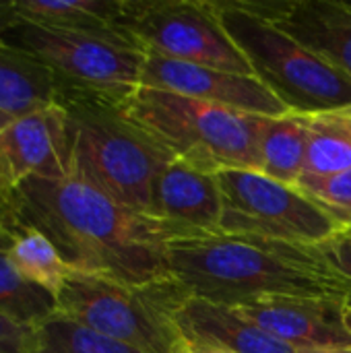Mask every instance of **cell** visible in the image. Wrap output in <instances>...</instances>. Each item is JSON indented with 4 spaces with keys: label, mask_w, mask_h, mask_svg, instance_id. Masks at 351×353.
<instances>
[{
    "label": "cell",
    "mask_w": 351,
    "mask_h": 353,
    "mask_svg": "<svg viewBox=\"0 0 351 353\" xmlns=\"http://www.w3.org/2000/svg\"><path fill=\"white\" fill-rule=\"evenodd\" d=\"M298 353H351V347H345V350H308V352Z\"/></svg>",
    "instance_id": "83f0119b"
},
{
    "label": "cell",
    "mask_w": 351,
    "mask_h": 353,
    "mask_svg": "<svg viewBox=\"0 0 351 353\" xmlns=\"http://www.w3.org/2000/svg\"><path fill=\"white\" fill-rule=\"evenodd\" d=\"M221 213L217 174L176 157L161 170L153 192V217L172 232L174 240L219 232Z\"/></svg>",
    "instance_id": "4fadbf2b"
},
{
    "label": "cell",
    "mask_w": 351,
    "mask_h": 353,
    "mask_svg": "<svg viewBox=\"0 0 351 353\" xmlns=\"http://www.w3.org/2000/svg\"><path fill=\"white\" fill-rule=\"evenodd\" d=\"M120 110L176 159L199 170L213 174L221 170L261 172L259 137L265 116L145 85H137Z\"/></svg>",
    "instance_id": "277c9868"
},
{
    "label": "cell",
    "mask_w": 351,
    "mask_h": 353,
    "mask_svg": "<svg viewBox=\"0 0 351 353\" xmlns=\"http://www.w3.org/2000/svg\"><path fill=\"white\" fill-rule=\"evenodd\" d=\"M285 33L351 79V4L341 0L254 2Z\"/></svg>",
    "instance_id": "5bb4252c"
},
{
    "label": "cell",
    "mask_w": 351,
    "mask_h": 353,
    "mask_svg": "<svg viewBox=\"0 0 351 353\" xmlns=\"http://www.w3.org/2000/svg\"><path fill=\"white\" fill-rule=\"evenodd\" d=\"M0 232H2L4 236H6V232H4V228H2V217H0ZM6 238H8V236H6Z\"/></svg>",
    "instance_id": "f546056e"
},
{
    "label": "cell",
    "mask_w": 351,
    "mask_h": 353,
    "mask_svg": "<svg viewBox=\"0 0 351 353\" xmlns=\"http://www.w3.org/2000/svg\"><path fill=\"white\" fill-rule=\"evenodd\" d=\"M308 149L306 118L288 114L281 118H265L259 137L261 172L273 180L298 186Z\"/></svg>",
    "instance_id": "ac0fdd59"
},
{
    "label": "cell",
    "mask_w": 351,
    "mask_h": 353,
    "mask_svg": "<svg viewBox=\"0 0 351 353\" xmlns=\"http://www.w3.org/2000/svg\"><path fill=\"white\" fill-rule=\"evenodd\" d=\"M345 321H348V327L351 331V308H348V314H345Z\"/></svg>",
    "instance_id": "f1b7e54d"
},
{
    "label": "cell",
    "mask_w": 351,
    "mask_h": 353,
    "mask_svg": "<svg viewBox=\"0 0 351 353\" xmlns=\"http://www.w3.org/2000/svg\"><path fill=\"white\" fill-rule=\"evenodd\" d=\"M17 25L19 17L14 10V0H0V39H4Z\"/></svg>",
    "instance_id": "484cf974"
},
{
    "label": "cell",
    "mask_w": 351,
    "mask_h": 353,
    "mask_svg": "<svg viewBox=\"0 0 351 353\" xmlns=\"http://www.w3.org/2000/svg\"><path fill=\"white\" fill-rule=\"evenodd\" d=\"M33 327L0 314V353H33Z\"/></svg>",
    "instance_id": "d4e9b609"
},
{
    "label": "cell",
    "mask_w": 351,
    "mask_h": 353,
    "mask_svg": "<svg viewBox=\"0 0 351 353\" xmlns=\"http://www.w3.org/2000/svg\"><path fill=\"white\" fill-rule=\"evenodd\" d=\"M58 87L52 72L27 50L0 39V128L19 116L54 103Z\"/></svg>",
    "instance_id": "2e32d148"
},
{
    "label": "cell",
    "mask_w": 351,
    "mask_h": 353,
    "mask_svg": "<svg viewBox=\"0 0 351 353\" xmlns=\"http://www.w3.org/2000/svg\"><path fill=\"white\" fill-rule=\"evenodd\" d=\"M304 118L308 149L302 176H331L351 170V108Z\"/></svg>",
    "instance_id": "ffe728a7"
},
{
    "label": "cell",
    "mask_w": 351,
    "mask_h": 353,
    "mask_svg": "<svg viewBox=\"0 0 351 353\" xmlns=\"http://www.w3.org/2000/svg\"><path fill=\"white\" fill-rule=\"evenodd\" d=\"M186 298L172 277L134 285L72 269L56 312L143 353H184L188 343L174 312Z\"/></svg>",
    "instance_id": "8992f818"
},
{
    "label": "cell",
    "mask_w": 351,
    "mask_h": 353,
    "mask_svg": "<svg viewBox=\"0 0 351 353\" xmlns=\"http://www.w3.org/2000/svg\"><path fill=\"white\" fill-rule=\"evenodd\" d=\"M296 352L351 347L348 304L335 298H269L238 308Z\"/></svg>",
    "instance_id": "7c38bea8"
},
{
    "label": "cell",
    "mask_w": 351,
    "mask_h": 353,
    "mask_svg": "<svg viewBox=\"0 0 351 353\" xmlns=\"http://www.w3.org/2000/svg\"><path fill=\"white\" fill-rule=\"evenodd\" d=\"M217 180L223 199L219 232L321 246L345 230L304 190L263 172L221 170Z\"/></svg>",
    "instance_id": "ba28073f"
},
{
    "label": "cell",
    "mask_w": 351,
    "mask_h": 353,
    "mask_svg": "<svg viewBox=\"0 0 351 353\" xmlns=\"http://www.w3.org/2000/svg\"><path fill=\"white\" fill-rule=\"evenodd\" d=\"M14 10L19 23L85 31L126 41L116 29L122 0H14Z\"/></svg>",
    "instance_id": "e0dca14e"
},
{
    "label": "cell",
    "mask_w": 351,
    "mask_h": 353,
    "mask_svg": "<svg viewBox=\"0 0 351 353\" xmlns=\"http://www.w3.org/2000/svg\"><path fill=\"white\" fill-rule=\"evenodd\" d=\"M33 353H143L58 312L33 327Z\"/></svg>",
    "instance_id": "44dd1931"
},
{
    "label": "cell",
    "mask_w": 351,
    "mask_h": 353,
    "mask_svg": "<svg viewBox=\"0 0 351 353\" xmlns=\"http://www.w3.org/2000/svg\"><path fill=\"white\" fill-rule=\"evenodd\" d=\"M213 6L252 74L292 114L312 116L351 108L350 77L296 41L254 2L217 0Z\"/></svg>",
    "instance_id": "5b68a950"
},
{
    "label": "cell",
    "mask_w": 351,
    "mask_h": 353,
    "mask_svg": "<svg viewBox=\"0 0 351 353\" xmlns=\"http://www.w3.org/2000/svg\"><path fill=\"white\" fill-rule=\"evenodd\" d=\"M188 343V341H186ZM184 353H223L219 350H213V347H205V345H197V343H188L186 345V352Z\"/></svg>",
    "instance_id": "4316f807"
},
{
    "label": "cell",
    "mask_w": 351,
    "mask_h": 353,
    "mask_svg": "<svg viewBox=\"0 0 351 353\" xmlns=\"http://www.w3.org/2000/svg\"><path fill=\"white\" fill-rule=\"evenodd\" d=\"M10 41L52 72L58 91L126 95L141 85L147 60L145 52L122 39L31 23H19Z\"/></svg>",
    "instance_id": "9c48e42d"
},
{
    "label": "cell",
    "mask_w": 351,
    "mask_h": 353,
    "mask_svg": "<svg viewBox=\"0 0 351 353\" xmlns=\"http://www.w3.org/2000/svg\"><path fill=\"white\" fill-rule=\"evenodd\" d=\"M298 188L351 230V170L331 176H302Z\"/></svg>",
    "instance_id": "603a6c76"
},
{
    "label": "cell",
    "mask_w": 351,
    "mask_h": 353,
    "mask_svg": "<svg viewBox=\"0 0 351 353\" xmlns=\"http://www.w3.org/2000/svg\"><path fill=\"white\" fill-rule=\"evenodd\" d=\"M6 252L19 275L31 285L50 294L56 302L72 269L60 256L52 240L37 230L19 228L10 234Z\"/></svg>",
    "instance_id": "d6986e66"
},
{
    "label": "cell",
    "mask_w": 351,
    "mask_h": 353,
    "mask_svg": "<svg viewBox=\"0 0 351 353\" xmlns=\"http://www.w3.org/2000/svg\"><path fill=\"white\" fill-rule=\"evenodd\" d=\"M166 265L188 296L242 308L269 298L348 300L350 288L319 246L213 232L170 240Z\"/></svg>",
    "instance_id": "7a4b0ae2"
},
{
    "label": "cell",
    "mask_w": 351,
    "mask_h": 353,
    "mask_svg": "<svg viewBox=\"0 0 351 353\" xmlns=\"http://www.w3.org/2000/svg\"><path fill=\"white\" fill-rule=\"evenodd\" d=\"M0 238H6V236H4V234H2V232H0ZM6 240H10V238H6Z\"/></svg>",
    "instance_id": "4dcf8cb0"
},
{
    "label": "cell",
    "mask_w": 351,
    "mask_h": 353,
    "mask_svg": "<svg viewBox=\"0 0 351 353\" xmlns=\"http://www.w3.org/2000/svg\"><path fill=\"white\" fill-rule=\"evenodd\" d=\"M33 178H70V132L58 101L0 128V207L10 192Z\"/></svg>",
    "instance_id": "30bf717a"
},
{
    "label": "cell",
    "mask_w": 351,
    "mask_h": 353,
    "mask_svg": "<svg viewBox=\"0 0 351 353\" xmlns=\"http://www.w3.org/2000/svg\"><path fill=\"white\" fill-rule=\"evenodd\" d=\"M116 29L145 54L252 74L246 58L225 33L213 2L122 0Z\"/></svg>",
    "instance_id": "52a82bcc"
},
{
    "label": "cell",
    "mask_w": 351,
    "mask_h": 353,
    "mask_svg": "<svg viewBox=\"0 0 351 353\" xmlns=\"http://www.w3.org/2000/svg\"><path fill=\"white\" fill-rule=\"evenodd\" d=\"M126 95L58 91L70 132V176L153 217L155 182L174 155L122 114Z\"/></svg>",
    "instance_id": "3957f363"
},
{
    "label": "cell",
    "mask_w": 351,
    "mask_h": 353,
    "mask_svg": "<svg viewBox=\"0 0 351 353\" xmlns=\"http://www.w3.org/2000/svg\"><path fill=\"white\" fill-rule=\"evenodd\" d=\"M141 85L174 91L178 95L252 116L281 118L292 114L277 95L252 74L172 60L159 54H147Z\"/></svg>",
    "instance_id": "8fae6325"
},
{
    "label": "cell",
    "mask_w": 351,
    "mask_h": 353,
    "mask_svg": "<svg viewBox=\"0 0 351 353\" xmlns=\"http://www.w3.org/2000/svg\"><path fill=\"white\" fill-rule=\"evenodd\" d=\"M10 240L0 238V314L35 327L56 312V302L43 290L25 281L8 259Z\"/></svg>",
    "instance_id": "7402d4cb"
},
{
    "label": "cell",
    "mask_w": 351,
    "mask_h": 353,
    "mask_svg": "<svg viewBox=\"0 0 351 353\" xmlns=\"http://www.w3.org/2000/svg\"><path fill=\"white\" fill-rule=\"evenodd\" d=\"M0 217L8 238L19 228L41 232L74 271L134 285L170 277L166 246L172 232L77 176L27 180L2 201Z\"/></svg>",
    "instance_id": "6da1fadb"
},
{
    "label": "cell",
    "mask_w": 351,
    "mask_h": 353,
    "mask_svg": "<svg viewBox=\"0 0 351 353\" xmlns=\"http://www.w3.org/2000/svg\"><path fill=\"white\" fill-rule=\"evenodd\" d=\"M319 248H321L323 256L327 259V263L348 283L350 296H348L345 304H348V308H351V230L350 228L341 230L339 234H335L333 238H329L327 242H323Z\"/></svg>",
    "instance_id": "cb8c5ba5"
},
{
    "label": "cell",
    "mask_w": 351,
    "mask_h": 353,
    "mask_svg": "<svg viewBox=\"0 0 351 353\" xmlns=\"http://www.w3.org/2000/svg\"><path fill=\"white\" fill-rule=\"evenodd\" d=\"M174 323L188 343L223 353H298L263 331L238 308L192 296L178 306Z\"/></svg>",
    "instance_id": "9a60e30c"
}]
</instances>
